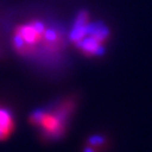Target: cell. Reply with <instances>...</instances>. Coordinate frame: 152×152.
<instances>
[{
	"label": "cell",
	"mask_w": 152,
	"mask_h": 152,
	"mask_svg": "<svg viewBox=\"0 0 152 152\" xmlns=\"http://www.w3.org/2000/svg\"><path fill=\"white\" fill-rule=\"evenodd\" d=\"M15 129V118L12 111L0 105V140H6Z\"/></svg>",
	"instance_id": "4"
},
{
	"label": "cell",
	"mask_w": 152,
	"mask_h": 152,
	"mask_svg": "<svg viewBox=\"0 0 152 152\" xmlns=\"http://www.w3.org/2000/svg\"><path fill=\"white\" fill-rule=\"evenodd\" d=\"M89 23V12L85 10H80L73 20V26H84Z\"/></svg>",
	"instance_id": "6"
},
{
	"label": "cell",
	"mask_w": 152,
	"mask_h": 152,
	"mask_svg": "<svg viewBox=\"0 0 152 152\" xmlns=\"http://www.w3.org/2000/svg\"><path fill=\"white\" fill-rule=\"evenodd\" d=\"M5 32L9 50L32 71L53 77L68 67V32L48 9L36 5L9 7Z\"/></svg>",
	"instance_id": "1"
},
{
	"label": "cell",
	"mask_w": 152,
	"mask_h": 152,
	"mask_svg": "<svg viewBox=\"0 0 152 152\" xmlns=\"http://www.w3.org/2000/svg\"><path fill=\"white\" fill-rule=\"evenodd\" d=\"M74 46L82 53L89 56H103L105 53V47L103 46V43L90 35H86L84 39L74 43Z\"/></svg>",
	"instance_id": "3"
},
{
	"label": "cell",
	"mask_w": 152,
	"mask_h": 152,
	"mask_svg": "<svg viewBox=\"0 0 152 152\" xmlns=\"http://www.w3.org/2000/svg\"><path fill=\"white\" fill-rule=\"evenodd\" d=\"M7 9H9V6L4 5L0 1V59H4L9 53L7 42H6V32H5Z\"/></svg>",
	"instance_id": "5"
},
{
	"label": "cell",
	"mask_w": 152,
	"mask_h": 152,
	"mask_svg": "<svg viewBox=\"0 0 152 152\" xmlns=\"http://www.w3.org/2000/svg\"><path fill=\"white\" fill-rule=\"evenodd\" d=\"M75 109V101L71 97L60 98L49 104L35 109L30 114V122L40 131L46 140L60 139L67 129L72 113Z\"/></svg>",
	"instance_id": "2"
}]
</instances>
